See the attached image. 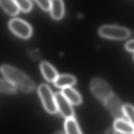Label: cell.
Wrapping results in <instances>:
<instances>
[{"mask_svg": "<svg viewBox=\"0 0 134 134\" xmlns=\"http://www.w3.org/2000/svg\"><path fill=\"white\" fill-rule=\"evenodd\" d=\"M1 6L8 14L16 15L19 12V8L15 1L0 0Z\"/></svg>", "mask_w": 134, "mask_h": 134, "instance_id": "cell-14", "label": "cell"}, {"mask_svg": "<svg viewBox=\"0 0 134 134\" xmlns=\"http://www.w3.org/2000/svg\"><path fill=\"white\" fill-rule=\"evenodd\" d=\"M99 35L104 37L113 39H124L129 36V31L125 28L111 25L102 26L99 29Z\"/></svg>", "mask_w": 134, "mask_h": 134, "instance_id": "cell-4", "label": "cell"}, {"mask_svg": "<svg viewBox=\"0 0 134 134\" xmlns=\"http://www.w3.org/2000/svg\"><path fill=\"white\" fill-rule=\"evenodd\" d=\"M41 72L46 80L49 81H54L58 74L54 67L47 61H42L40 65Z\"/></svg>", "mask_w": 134, "mask_h": 134, "instance_id": "cell-8", "label": "cell"}, {"mask_svg": "<svg viewBox=\"0 0 134 134\" xmlns=\"http://www.w3.org/2000/svg\"><path fill=\"white\" fill-rule=\"evenodd\" d=\"M64 128L66 134H82L79 126L74 118L66 119Z\"/></svg>", "mask_w": 134, "mask_h": 134, "instance_id": "cell-13", "label": "cell"}, {"mask_svg": "<svg viewBox=\"0 0 134 134\" xmlns=\"http://www.w3.org/2000/svg\"><path fill=\"white\" fill-rule=\"evenodd\" d=\"M9 27L14 34L23 38L30 37L32 34V29L30 25L19 18L11 19L9 23Z\"/></svg>", "mask_w": 134, "mask_h": 134, "instance_id": "cell-5", "label": "cell"}, {"mask_svg": "<svg viewBox=\"0 0 134 134\" xmlns=\"http://www.w3.org/2000/svg\"><path fill=\"white\" fill-rule=\"evenodd\" d=\"M19 9L24 12H29L32 8V3L28 0H16L15 1Z\"/></svg>", "mask_w": 134, "mask_h": 134, "instance_id": "cell-17", "label": "cell"}, {"mask_svg": "<svg viewBox=\"0 0 134 134\" xmlns=\"http://www.w3.org/2000/svg\"><path fill=\"white\" fill-rule=\"evenodd\" d=\"M36 2L41 8L44 10H49L51 8V1L38 0L36 1Z\"/></svg>", "mask_w": 134, "mask_h": 134, "instance_id": "cell-18", "label": "cell"}, {"mask_svg": "<svg viewBox=\"0 0 134 134\" xmlns=\"http://www.w3.org/2000/svg\"><path fill=\"white\" fill-rule=\"evenodd\" d=\"M125 48L127 51L134 52V39L128 41L125 44Z\"/></svg>", "mask_w": 134, "mask_h": 134, "instance_id": "cell-19", "label": "cell"}, {"mask_svg": "<svg viewBox=\"0 0 134 134\" xmlns=\"http://www.w3.org/2000/svg\"><path fill=\"white\" fill-rule=\"evenodd\" d=\"M76 78L71 75L64 74L57 76L55 80L54 84L57 87L60 88H65L70 87L76 83Z\"/></svg>", "mask_w": 134, "mask_h": 134, "instance_id": "cell-9", "label": "cell"}, {"mask_svg": "<svg viewBox=\"0 0 134 134\" xmlns=\"http://www.w3.org/2000/svg\"><path fill=\"white\" fill-rule=\"evenodd\" d=\"M54 134H66V133H65L62 131H57V132H55Z\"/></svg>", "mask_w": 134, "mask_h": 134, "instance_id": "cell-20", "label": "cell"}, {"mask_svg": "<svg viewBox=\"0 0 134 134\" xmlns=\"http://www.w3.org/2000/svg\"><path fill=\"white\" fill-rule=\"evenodd\" d=\"M51 12L52 17L55 19L61 18L64 13V6L62 1H51Z\"/></svg>", "mask_w": 134, "mask_h": 134, "instance_id": "cell-12", "label": "cell"}, {"mask_svg": "<svg viewBox=\"0 0 134 134\" xmlns=\"http://www.w3.org/2000/svg\"><path fill=\"white\" fill-rule=\"evenodd\" d=\"M0 71L6 80L16 88L27 93L33 91L34 88L33 81L21 71L8 64L1 65Z\"/></svg>", "mask_w": 134, "mask_h": 134, "instance_id": "cell-1", "label": "cell"}, {"mask_svg": "<svg viewBox=\"0 0 134 134\" xmlns=\"http://www.w3.org/2000/svg\"><path fill=\"white\" fill-rule=\"evenodd\" d=\"M57 110L63 117L66 119L73 118L74 112L71 103L64 97L61 93H57L54 95Z\"/></svg>", "mask_w": 134, "mask_h": 134, "instance_id": "cell-6", "label": "cell"}, {"mask_svg": "<svg viewBox=\"0 0 134 134\" xmlns=\"http://www.w3.org/2000/svg\"><path fill=\"white\" fill-rule=\"evenodd\" d=\"M114 128L117 131L123 134H132L134 132V127L122 119H117L114 122Z\"/></svg>", "mask_w": 134, "mask_h": 134, "instance_id": "cell-11", "label": "cell"}, {"mask_svg": "<svg viewBox=\"0 0 134 134\" xmlns=\"http://www.w3.org/2000/svg\"><path fill=\"white\" fill-rule=\"evenodd\" d=\"M105 107L115 118L121 119L124 116L121 103L118 97L113 94L104 101Z\"/></svg>", "mask_w": 134, "mask_h": 134, "instance_id": "cell-7", "label": "cell"}, {"mask_svg": "<svg viewBox=\"0 0 134 134\" xmlns=\"http://www.w3.org/2000/svg\"><path fill=\"white\" fill-rule=\"evenodd\" d=\"M123 113L129 120V122L134 127V107L130 104H126L122 107Z\"/></svg>", "mask_w": 134, "mask_h": 134, "instance_id": "cell-16", "label": "cell"}, {"mask_svg": "<svg viewBox=\"0 0 134 134\" xmlns=\"http://www.w3.org/2000/svg\"><path fill=\"white\" fill-rule=\"evenodd\" d=\"M132 134H134V132H133V133H132Z\"/></svg>", "mask_w": 134, "mask_h": 134, "instance_id": "cell-21", "label": "cell"}, {"mask_svg": "<svg viewBox=\"0 0 134 134\" xmlns=\"http://www.w3.org/2000/svg\"><path fill=\"white\" fill-rule=\"evenodd\" d=\"M61 93L71 104L77 105L81 102V97L80 94L71 87L62 88Z\"/></svg>", "mask_w": 134, "mask_h": 134, "instance_id": "cell-10", "label": "cell"}, {"mask_svg": "<svg viewBox=\"0 0 134 134\" xmlns=\"http://www.w3.org/2000/svg\"><path fill=\"white\" fill-rule=\"evenodd\" d=\"M91 89L97 98L103 101L113 94L112 90L108 83L99 77L94 78L92 80Z\"/></svg>", "mask_w": 134, "mask_h": 134, "instance_id": "cell-3", "label": "cell"}, {"mask_svg": "<svg viewBox=\"0 0 134 134\" xmlns=\"http://www.w3.org/2000/svg\"><path fill=\"white\" fill-rule=\"evenodd\" d=\"M38 92L46 109L49 113H55L57 107L55 97L50 87L46 84H41L38 87Z\"/></svg>", "mask_w": 134, "mask_h": 134, "instance_id": "cell-2", "label": "cell"}, {"mask_svg": "<svg viewBox=\"0 0 134 134\" xmlns=\"http://www.w3.org/2000/svg\"><path fill=\"white\" fill-rule=\"evenodd\" d=\"M16 88L7 80L0 79V93L13 94L16 93Z\"/></svg>", "mask_w": 134, "mask_h": 134, "instance_id": "cell-15", "label": "cell"}]
</instances>
